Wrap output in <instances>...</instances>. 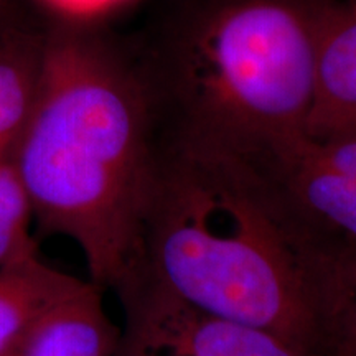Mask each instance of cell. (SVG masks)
<instances>
[{
	"mask_svg": "<svg viewBox=\"0 0 356 356\" xmlns=\"http://www.w3.org/2000/svg\"><path fill=\"white\" fill-rule=\"evenodd\" d=\"M10 162L40 233L71 239L89 280L121 291L139 269L157 152L139 81L95 35L47 29L37 97Z\"/></svg>",
	"mask_w": 356,
	"mask_h": 356,
	"instance_id": "1",
	"label": "cell"
},
{
	"mask_svg": "<svg viewBox=\"0 0 356 356\" xmlns=\"http://www.w3.org/2000/svg\"><path fill=\"white\" fill-rule=\"evenodd\" d=\"M307 239L264 157L188 131L157 154L139 269L126 286L145 280L310 356Z\"/></svg>",
	"mask_w": 356,
	"mask_h": 356,
	"instance_id": "2",
	"label": "cell"
},
{
	"mask_svg": "<svg viewBox=\"0 0 356 356\" xmlns=\"http://www.w3.org/2000/svg\"><path fill=\"white\" fill-rule=\"evenodd\" d=\"M317 12L291 0H229L186 50L190 131L249 154L305 139L314 101Z\"/></svg>",
	"mask_w": 356,
	"mask_h": 356,
	"instance_id": "3",
	"label": "cell"
},
{
	"mask_svg": "<svg viewBox=\"0 0 356 356\" xmlns=\"http://www.w3.org/2000/svg\"><path fill=\"white\" fill-rule=\"evenodd\" d=\"M118 297L124 325L113 356H309L273 332L208 314L145 280Z\"/></svg>",
	"mask_w": 356,
	"mask_h": 356,
	"instance_id": "4",
	"label": "cell"
},
{
	"mask_svg": "<svg viewBox=\"0 0 356 356\" xmlns=\"http://www.w3.org/2000/svg\"><path fill=\"white\" fill-rule=\"evenodd\" d=\"M304 277L310 356H356V248L310 234Z\"/></svg>",
	"mask_w": 356,
	"mask_h": 356,
	"instance_id": "5",
	"label": "cell"
},
{
	"mask_svg": "<svg viewBox=\"0 0 356 356\" xmlns=\"http://www.w3.org/2000/svg\"><path fill=\"white\" fill-rule=\"evenodd\" d=\"M356 129V2L317 10L314 101L305 139Z\"/></svg>",
	"mask_w": 356,
	"mask_h": 356,
	"instance_id": "6",
	"label": "cell"
},
{
	"mask_svg": "<svg viewBox=\"0 0 356 356\" xmlns=\"http://www.w3.org/2000/svg\"><path fill=\"white\" fill-rule=\"evenodd\" d=\"M262 157L310 234L356 248V181L312 165L292 150Z\"/></svg>",
	"mask_w": 356,
	"mask_h": 356,
	"instance_id": "7",
	"label": "cell"
},
{
	"mask_svg": "<svg viewBox=\"0 0 356 356\" xmlns=\"http://www.w3.org/2000/svg\"><path fill=\"white\" fill-rule=\"evenodd\" d=\"M81 282L38 251L0 267V356H19L40 322Z\"/></svg>",
	"mask_w": 356,
	"mask_h": 356,
	"instance_id": "8",
	"label": "cell"
},
{
	"mask_svg": "<svg viewBox=\"0 0 356 356\" xmlns=\"http://www.w3.org/2000/svg\"><path fill=\"white\" fill-rule=\"evenodd\" d=\"M102 292L83 280L40 322L20 356H113L121 328L109 318Z\"/></svg>",
	"mask_w": 356,
	"mask_h": 356,
	"instance_id": "9",
	"label": "cell"
},
{
	"mask_svg": "<svg viewBox=\"0 0 356 356\" xmlns=\"http://www.w3.org/2000/svg\"><path fill=\"white\" fill-rule=\"evenodd\" d=\"M47 30L30 15L0 29V160L10 159L32 114Z\"/></svg>",
	"mask_w": 356,
	"mask_h": 356,
	"instance_id": "10",
	"label": "cell"
},
{
	"mask_svg": "<svg viewBox=\"0 0 356 356\" xmlns=\"http://www.w3.org/2000/svg\"><path fill=\"white\" fill-rule=\"evenodd\" d=\"M32 208L10 159L0 160V267L38 251Z\"/></svg>",
	"mask_w": 356,
	"mask_h": 356,
	"instance_id": "11",
	"label": "cell"
},
{
	"mask_svg": "<svg viewBox=\"0 0 356 356\" xmlns=\"http://www.w3.org/2000/svg\"><path fill=\"white\" fill-rule=\"evenodd\" d=\"M286 150L299 154L312 165L325 172L356 181V129L332 134L322 139H302Z\"/></svg>",
	"mask_w": 356,
	"mask_h": 356,
	"instance_id": "12",
	"label": "cell"
},
{
	"mask_svg": "<svg viewBox=\"0 0 356 356\" xmlns=\"http://www.w3.org/2000/svg\"><path fill=\"white\" fill-rule=\"evenodd\" d=\"M25 15L29 13L24 10L20 0H0V29Z\"/></svg>",
	"mask_w": 356,
	"mask_h": 356,
	"instance_id": "13",
	"label": "cell"
},
{
	"mask_svg": "<svg viewBox=\"0 0 356 356\" xmlns=\"http://www.w3.org/2000/svg\"><path fill=\"white\" fill-rule=\"evenodd\" d=\"M60 2H66V3H95V2H101V0H60Z\"/></svg>",
	"mask_w": 356,
	"mask_h": 356,
	"instance_id": "14",
	"label": "cell"
}]
</instances>
